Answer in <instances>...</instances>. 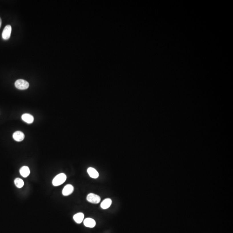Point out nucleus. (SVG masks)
<instances>
[{
  "label": "nucleus",
  "instance_id": "obj_1",
  "mask_svg": "<svg viewBox=\"0 0 233 233\" xmlns=\"http://www.w3.org/2000/svg\"><path fill=\"white\" fill-rule=\"evenodd\" d=\"M67 179V176L64 173H61L57 175L52 181L54 186H58L63 184Z\"/></svg>",
  "mask_w": 233,
  "mask_h": 233
},
{
  "label": "nucleus",
  "instance_id": "obj_2",
  "mask_svg": "<svg viewBox=\"0 0 233 233\" xmlns=\"http://www.w3.org/2000/svg\"><path fill=\"white\" fill-rule=\"evenodd\" d=\"M15 86L17 89L21 90L27 89L29 87V83L22 79L17 80L15 83Z\"/></svg>",
  "mask_w": 233,
  "mask_h": 233
},
{
  "label": "nucleus",
  "instance_id": "obj_3",
  "mask_svg": "<svg viewBox=\"0 0 233 233\" xmlns=\"http://www.w3.org/2000/svg\"><path fill=\"white\" fill-rule=\"evenodd\" d=\"M87 200L88 201L93 204H98L101 201V198L96 194L90 193L87 196Z\"/></svg>",
  "mask_w": 233,
  "mask_h": 233
},
{
  "label": "nucleus",
  "instance_id": "obj_4",
  "mask_svg": "<svg viewBox=\"0 0 233 233\" xmlns=\"http://www.w3.org/2000/svg\"><path fill=\"white\" fill-rule=\"evenodd\" d=\"M12 28L11 25H7L2 33V36L5 40H7L10 38Z\"/></svg>",
  "mask_w": 233,
  "mask_h": 233
},
{
  "label": "nucleus",
  "instance_id": "obj_5",
  "mask_svg": "<svg viewBox=\"0 0 233 233\" xmlns=\"http://www.w3.org/2000/svg\"><path fill=\"white\" fill-rule=\"evenodd\" d=\"M13 137L16 141L21 142L24 140L25 135L22 132L17 131L13 133Z\"/></svg>",
  "mask_w": 233,
  "mask_h": 233
},
{
  "label": "nucleus",
  "instance_id": "obj_6",
  "mask_svg": "<svg viewBox=\"0 0 233 233\" xmlns=\"http://www.w3.org/2000/svg\"><path fill=\"white\" fill-rule=\"evenodd\" d=\"M74 190V187L71 184H67L64 187L62 190V194L65 196H67L72 193Z\"/></svg>",
  "mask_w": 233,
  "mask_h": 233
},
{
  "label": "nucleus",
  "instance_id": "obj_7",
  "mask_svg": "<svg viewBox=\"0 0 233 233\" xmlns=\"http://www.w3.org/2000/svg\"><path fill=\"white\" fill-rule=\"evenodd\" d=\"M22 119L28 124H32L34 121V117L29 114H24L22 116Z\"/></svg>",
  "mask_w": 233,
  "mask_h": 233
},
{
  "label": "nucleus",
  "instance_id": "obj_8",
  "mask_svg": "<svg viewBox=\"0 0 233 233\" xmlns=\"http://www.w3.org/2000/svg\"><path fill=\"white\" fill-rule=\"evenodd\" d=\"M84 225L88 228H93L96 225L95 221L93 218H87L84 220Z\"/></svg>",
  "mask_w": 233,
  "mask_h": 233
},
{
  "label": "nucleus",
  "instance_id": "obj_9",
  "mask_svg": "<svg viewBox=\"0 0 233 233\" xmlns=\"http://www.w3.org/2000/svg\"><path fill=\"white\" fill-rule=\"evenodd\" d=\"M21 175L23 178H27L30 173V170L27 166H24L22 167L19 170Z\"/></svg>",
  "mask_w": 233,
  "mask_h": 233
},
{
  "label": "nucleus",
  "instance_id": "obj_10",
  "mask_svg": "<svg viewBox=\"0 0 233 233\" xmlns=\"http://www.w3.org/2000/svg\"><path fill=\"white\" fill-rule=\"evenodd\" d=\"M87 172L89 174V176L93 178L96 179L98 178L99 176V174L98 172L93 168H88L87 170Z\"/></svg>",
  "mask_w": 233,
  "mask_h": 233
},
{
  "label": "nucleus",
  "instance_id": "obj_11",
  "mask_svg": "<svg viewBox=\"0 0 233 233\" xmlns=\"http://www.w3.org/2000/svg\"><path fill=\"white\" fill-rule=\"evenodd\" d=\"M84 218V214L81 212L76 214L73 217L74 221L78 224H81L83 221Z\"/></svg>",
  "mask_w": 233,
  "mask_h": 233
},
{
  "label": "nucleus",
  "instance_id": "obj_12",
  "mask_svg": "<svg viewBox=\"0 0 233 233\" xmlns=\"http://www.w3.org/2000/svg\"><path fill=\"white\" fill-rule=\"evenodd\" d=\"M111 203H112V200H111V199H109V198H107V199H105L102 202L100 206H101V207L103 209H106L110 207L111 205Z\"/></svg>",
  "mask_w": 233,
  "mask_h": 233
},
{
  "label": "nucleus",
  "instance_id": "obj_13",
  "mask_svg": "<svg viewBox=\"0 0 233 233\" xmlns=\"http://www.w3.org/2000/svg\"><path fill=\"white\" fill-rule=\"evenodd\" d=\"M14 184L17 187L21 188L23 187L24 185V181L21 179L17 178L14 180Z\"/></svg>",
  "mask_w": 233,
  "mask_h": 233
},
{
  "label": "nucleus",
  "instance_id": "obj_14",
  "mask_svg": "<svg viewBox=\"0 0 233 233\" xmlns=\"http://www.w3.org/2000/svg\"><path fill=\"white\" fill-rule=\"evenodd\" d=\"M1 24H2V21H1V18L0 17V28L1 27Z\"/></svg>",
  "mask_w": 233,
  "mask_h": 233
}]
</instances>
